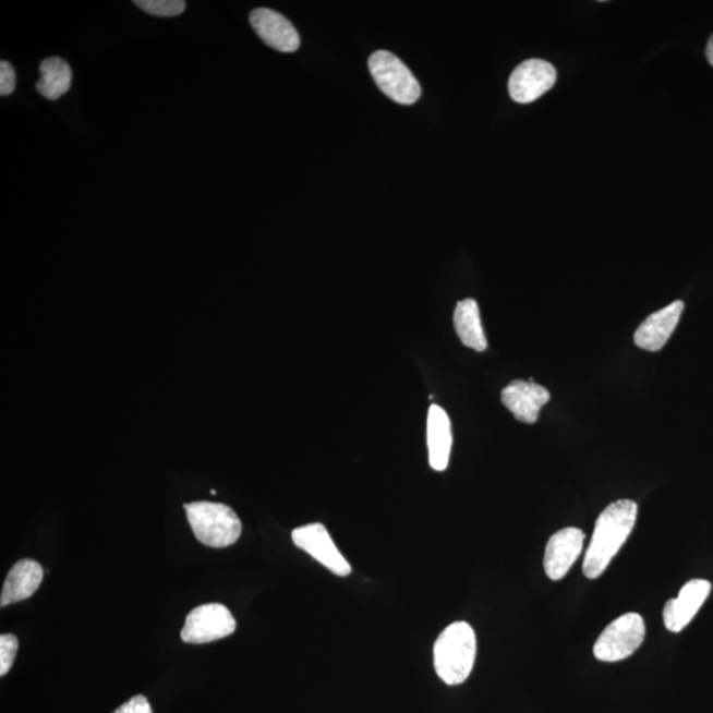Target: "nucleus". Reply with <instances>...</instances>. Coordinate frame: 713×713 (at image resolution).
<instances>
[{
  "label": "nucleus",
  "instance_id": "nucleus-10",
  "mask_svg": "<svg viewBox=\"0 0 713 713\" xmlns=\"http://www.w3.org/2000/svg\"><path fill=\"white\" fill-rule=\"evenodd\" d=\"M711 590L710 581L702 579L688 581L681 588L678 597L668 600L665 609H663V621H665L666 628L673 633H679V631L684 630L697 616L699 609L702 608L705 600L710 596Z\"/></svg>",
  "mask_w": 713,
  "mask_h": 713
},
{
  "label": "nucleus",
  "instance_id": "nucleus-19",
  "mask_svg": "<svg viewBox=\"0 0 713 713\" xmlns=\"http://www.w3.org/2000/svg\"><path fill=\"white\" fill-rule=\"evenodd\" d=\"M19 642L14 635L0 636V675L4 677L10 672L16 658Z\"/></svg>",
  "mask_w": 713,
  "mask_h": 713
},
{
  "label": "nucleus",
  "instance_id": "nucleus-15",
  "mask_svg": "<svg viewBox=\"0 0 713 713\" xmlns=\"http://www.w3.org/2000/svg\"><path fill=\"white\" fill-rule=\"evenodd\" d=\"M427 446L430 466L437 472L446 471L452 449V428L447 412L436 404L428 410Z\"/></svg>",
  "mask_w": 713,
  "mask_h": 713
},
{
  "label": "nucleus",
  "instance_id": "nucleus-1",
  "mask_svg": "<svg viewBox=\"0 0 713 713\" xmlns=\"http://www.w3.org/2000/svg\"><path fill=\"white\" fill-rule=\"evenodd\" d=\"M637 512L638 506L635 501L620 499L606 506L599 516L583 563V572L588 579L602 577L608 568L633 531Z\"/></svg>",
  "mask_w": 713,
  "mask_h": 713
},
{
  "label": "nucleus",
  "instance_id": "nucleus-12",
  "mask_svg": "<svg viewBox=\"0 0 713 713\" xmlns=\"http://www.w3.org/2000/svg\"><path fill=\"white\" fill-rule=\"evenodd\" d=\"M549 391L546 387L530 383V380H512L501 394L503 403L517 421L533 424L540 416L541 409L549 402Z\"/></svg>",
  "mask_w": 713,
  "mask_h": 713
},
{
  "label": "nucleus",
  "instance_id": "nucleus-17",
  "mask_svg": "<svg viewBox=\"0 0 713 713\" xmlns=\"http://www.w3.org/2000/svg\"><path fill=\"white\" fill-rule=\"evenodd\" d=\"M72 69L60 58H49L40 64V80L36 90L49 101H56L71 89Z\"/></svg>",
  "mask_w": 713,
  "mask_h": 713
},
{
  "label": "nucleus",
  "instance_id": "nucleus-6",
  "mask_svg": "<svg viewBox=\"0 0 713 713\" xmlns=\"http://www.w3.org/2000/svg\"><path fill=\"white\" fill-rule=\"evenodd\" d=\"M237 621L222 604L200 605L188 615L181 640L186 643H209L234 633Z\"/></svg>",
  "mask_w": 713,
  "mask_h": 713
},
{
  "label": "nucleus",
  "instance_id": "nucleus-22",
  "mask_svg": "<svg viewBox=\"0 0 713 713\" xmlns=\"http://www.w3.org/2000/svg\"><path fill=\"white\" fill-rule=\"evenodd\" d=\"M705 55L706 60H709L710 64L713 67V35L711 36L709 44H706Z\"/></svg>",
  "mask_w": 713,
  "mask_h": 713
},
{
  "label": "nucleus",
  "instance_id": "nucleus-14",
  "mask_svg": "<svg viewBox=\"0 0 713 713\" xmlns=\"http://www.w3.org/2000/svg\"><path fill=\"white\" fill-rule=\"evenodd\" d=\"M44 578V569L33 559H22L16 563L5 578L0 605L23 602L37 591Z\"/></svg>",
  "mask_w": 713,
  "mask_h": 713
},
{
  "label": "nucleus",
  "instance_id": "nucleus-3",
  "mask_svg": "<svg viewBox=\"0 0 713 713\" xmlns=\"http://www.w3.org/2000/svg\"><path fill=\"white\" fill-rule=\"evenodd\" d=\"M184 509L193 534L205 546L223 548L240 540L242 524L229 506L198 501L184 505Z\"/></svg>",
  "mask_w": 713,
  "mask_h": 713
},
{
  "label": "nucleus",
  "instance_id": "nucleus-11",
  "mask_svg": "<svg viewBox=\"0 0 713 713\" xmlns=\"http://www.w3.org/2000/svg\"><path fill=\"white\" fill-rule=\"evenodd\" d=\"M250 23L262 40L275 51L291 53L300 47V36L289 19L270 9H256Z\"/></svg>",
  "mask_w": 713,
  "mask_h": 713
},
{
  "label": "nucleus",
  "instance_id": "nucleus-5",
  "mask_svg": "<svg viewBox=\"0 0 713 713\" xmlns=\"http://www.w3.org/2000/svg\"><path fill=\"white\" fill-rule=\"evenodd\" d=\"M646 627L638 613H627L611 623L597 638L593 654L599 661L618 662L633 655L645 640Z\"/></svg>",
  "mask_w": 713,
  "mask_h": 713
},
{
  "label": "nucleus",
  "instance_id": "nucleus-18",
  "mask_svg": "<svg viewBox=\"0 0 713 713\" xmlns=\"http://www.w3.org/2000/svg\"><path fill=\"white\" fill-rule=\"evenodd\" d=\"M134 3L147 14L159 17L179 16L186 9L183 0H135Z\"/></svg>",
  "mask_w": 713,
  "mask_h": 713
},
{
  "label": "nucleus",
  "instance_id": "nucleus-9",
  "mask_svg": "<svg viewBox=\"0 0 713 713\" xmlns=\"http://www.w3.org/2000/svg\"><path fill=\"white\" fill-rule=\"evenodd\" d=\"M585 534L578 528H566L555 533L544 553V571L554 581L561 580L583 553Z\"/></svg>",
  "mask_w": 713,
  "mask_h": 713
},
{
  "label": "nucleus",
  "instance_id": "nucleus-20",
  "mask_svg": "<svg viewBox=\"0 0 713 713\" xmlns=\"http://www.w3.org/2000/svg\"><path fill=\"white\" fill-rule=\"evenodd\" d=\"M16 74L10 62H0V96H10L15 90Z\"/></svg>",
  "mask_w": 713,
  "mask_h": 713
},
{
  "label": "nucleus",
  "instance_id": "nucleus-21",
  "mask_svg": "<svg viewBox=\"0 0 713 713\" xmlns=\"http://www.w3.org/2000/svg\"><path fill=\"white\" fill-rule=\"evenodd\" d=\"M114 713H153V709L146 697L136 696L119 706Z\"/></svg>",
  "mask_w": 713,
  "mask_h": 713
},
{
  "label": "nucleus",
  "instance_id": "nucleus-8",
  "mask_svg": "<svg viewBox=\"0 0 713 713\" xmlns=\"http://www.w3.org/2000/svg\"><path fill=\"white\" fill-rule=\"evenodd\" d=\"M556 83V71L549 62L531 59L522 62L511 73L509 80L510 97L518 104L536 101Z\"/></svg>",
  "mask_w": 713,
  "mask_h": 713
},
{
  "label": "nucleus",
  "instance_id": "nucleus-2",
  "mask_svg": "<svg viewBox=\"0 0 713 713\" xmlns=\"http://www.w3.org/2000/svg\"><path fill=\"white\" fill-rule=\"evenodd\" d=\"M478 654V640L471 625L450 624L434 645V666L437 677L448 686H458L471 675Z\"/></svg>",
  "mask_w": 713,
  "mask_h": 713
},
{
  "label": "nucleus",
  "instance_id": "nucleus-13",
  "mask_svg": "<svg viewBox=\"0 0 713 713\" xmlns=\"http://www.w3.org/2000/svg\"><path fill=\"white\" fill-rule=\"evenodd\" d=\"M684 310L685 303L677 300L665 309L654 312L636 330V346L649 352H658L677 329Z\"/></svg>",
  "mask_w": 713,
  "mask_h": 713
},
{
  "label": "nucleus",
  "instance_id": "nucleus-16",
  "mask_svg": "<svg viewBox=\"0 0 713 713\" xmlns=\"http://www.w3.org/2000/svg\"><path fill=\"white\" fill-rule=\"evenodd\" d=\"M454 324L456 334L466 347L484 352L487 341L483 324H481L480 309L473 299L461 300L456 305Z\"/></svg>",
  "mask_w": 713,
  "mask_h": 713
},
{
  "label": "nucleus",
  "instance_id": "nucleus-4",
  "mask_svg": "<svg viewBox=\"0 0 713 713\" xmlns=\"http://www.w3.org/2000/svg\"><path fill=\"white\" fill-rule=\"evenodd\" d=\"M375 84L387 97L400 105H412L422 96V87L414 74L396 55L378 51L368 59Z\"/></svg>",
  "mask_w": 713,
  "mask_h": 713
},
{
  "label": "nucleus",
  "instance_id": "nucleus-7",
  "mask_svg": "<svg viewBox=\"0 0 713 713\" xmlns=\"http://www.w3.org/2000/svg\"><path fill=\"white\" fill-rule=\"evenodd\" d=\"M292 541L337 577H348L352 572V567L339 552L324 524L310 523L293 530Z\"/></svg>",
  "mask_w": 713,
  "mask_h": 713
}]
</instances>
